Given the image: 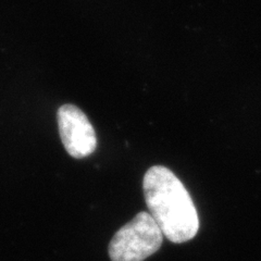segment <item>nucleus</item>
I'll use <instances>...</instances> for the list:
<instances>
[{
    "mask_svg": "<svg viewBox=\"0 0 261 261\" xmlns=\"http://www.w3.org/2000/svg\"><path fill=\"white\" fill-rule=\"evenodd\" d=\"M163 234L148 212H140L113 235L109 245L112 261H144L161 247Z\"/></svg>",
    "mask_w": 261,
    "mask_h": 261,
    "instance_id": "2",
    "label": "nucleus"
},
{
    "mask_svg": "<svg viewBox=\"0 0 261 261\" xmlns=\"http://www.w3.org/2000/svg\"><path fill=\"white\" fill-rule=\"evenodd\" d=\"M143 191L150 216L170 242L181 244L195 238L199 230L197 210L172 171L151 167L144 176Z\"/></svg>",
    "mask_w": 261,
    "mask_h": 261,
    "instance_id": "1",
    "label": "nucleus"
},
{
    "mask_svg": "<svg viewBox=\"0 0 261 261\" xmlns=\"http://www.w3.org/2000/svg\"><path fill=\"white\" fill-rule=\"evenodd\" d=\"M57 119L62 144L71 157L82 159L96 150L95 129L86 114L76 106L71 103L61 106Z\"/></svg>",
    "mask_w": 261,
    "mask_h": 261,
    "instance_id": "3",
    "label": "nucleus"
}]
</instances>
